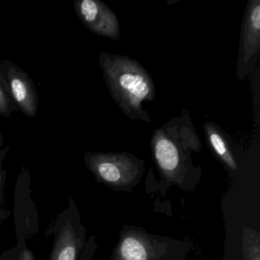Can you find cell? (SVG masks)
Instances as JSON below:
<instances>
[{
	"mask_svg": "<svg viewBox=\"0 0 260 260\" xmlns=\"http://www.w3.org/2000/svg\"><path fill=\"white\" fill-rule=\"evenodd\" d=\"M103 78L112 100L132 120L150 122L143 104L156 98V86L147 70L138 60L125 55L102 51L99 56Z\"/></svg>",
	"mask_w": 260,
	"mask_h": 260,
	"instance_id": "cell-1",
	"label": "cell"
},
{
	"mask_svg": "<svg viewBox=\"0 0 260 260\" xmlns=\"http://www.w3.org/2000/svg\"><path fill=\"white\" fill-rule=\"evenodd\" d=\"M150 147L155 164L170 182H179L192 171L191 155L200 153L202 142L190 112L182 109L179 116L156 129Z\"/></svg>",
	"mask_w": 260,
	"mask_h": 260,
	"instance_id": "cell-2",
	"label": "cell"
},
{
	"mask_svg": "<svg viewBox=\"0 0 260 260\" xmlns=\"http://www.w3.org/2000/svg\"><path fill=\"white\" fill-rule=\"evenodd\" d=\"M83 159L95 179L109 186H128L144 171V161L127 152H85Z\"/></svg>",
	"mask_w": 260,
	"mask_h": 260,
	"instance_id": "cell-3",
	"label": "cell"
},
{
	"mask_svg": "<svg viewBox=\"0 0 260 260\" xmlns=\"http://www.w3.org/2000/svg\"><path fill=\"white\" fill-rule=\"evenodd\" d=\"M54 240L49 260H78L86 243V228L81 224L75 202L70 198L68 207L56 219Z\"/></svg>",
	"mask_w": 260,
	"mask_h": 260,
	"instance_id": "cell-4",
	"label": "cell"
},
{
	"mask_svg": "<svg viewBox=\"0 0 260 260\" xmlns=\"http://www.w3.org/2000/svg\"><path fill=\"white\" fill-rule=\"evenodd\" d=\"M0 83L16 112L28 118L36 116L39 111V94L27 72L11 60L0 59Z\"/></svg>",
	"mask_w": 260,
	"mask_h": 260,
	"instance_id": "cell-5",
	"label": "cell"
},
{
	"mask_svg": "<svg viewBox=\"0 0 260 260\" xmlns=\"http://www.w3.org/2000/svg\"><path fill=\"white\" fill-rule=\"evenodd\" d=\"M260 47V0H250L242 21L239 41L236 77L243 80L252 73L258 57Z\"/></svg>",
	"mask_w": 260,
	"mask_h": 260,
	"instance_id": "cell-6",
	"label": "cell"
},
{
	"mask_svg": "<svg viewBox=\"0 0 260 260\" xmlns=\"http://www.w3.org/2000/svg\"><path fill=\"white\" fill-rule=\"evenodd\" d=\"M74 12L91 32L113 41L121 39L120 23L115 12L100 0H76Z\"/></svg>",
	"mask_w": 260,
	"mask_h": 260,
	"instance_id": "cell-7",
	"label": "cell"
},
{
	"mask_svg": "<svg viewBox=\"0 0 260 260\" xmlns=\"http://www.w3.org/2000/svg\"><path fill=\"white\" fill-rule=\"evenodd\" d=\"M204 131L208 147L214 156L230 170L236 171L237 164L229 135L213 121L205 122Z\"/></svg>",
	"mask_w": 260,
	"mask_h": 260,
	"instance_id": "cell-8",
	"label": "cell"
},
{
	"mask_svg": "<svg viewBox=\"0 0 260 260\" xmlns=\"http://www.w3.org/2000/svg\"><path fill=\"white\" fill-rule=\"evenodd\" d=\"M117 257L118 260H154L156 255L147 237L131 232L121 239Z\"/></svg>",
	"mask_w": 260,
	"mask_h": 260,
	"instance_id": "cell-9",
	"label": "cell"
},
{
	"mask_svg": "<svg viewBox=\"0 0 260 260\" xmlns=\"http://www.w3.org/2000/svg\"><path fill=\"white\" fill-rule=\"evenodd\" d=\"M243 248L246 260H260L259 236L255 231L245 230Z\"/></svg>",
	"mask_w": 260,
	"mask_h": 260,
	"instance_id": "cell-10",
	"label": "cell"
},
{
	"mask_svg": "<svg viewBox=\"0 0 260 260\" xmlns=\"http://www.w3.org/2000/svg\"><path fill=\"white\" fill-rule=\"evenodd\" d=\"M15 112L16 110L14 106L0 83V116L9 118Z\"/></svg>",
	"mask_w": 260,
	"mask_h": 260,
	"instance_id": "cell-11",
	"label": "cell"
},
{
	"mask_svg": "<svg viewBox=\"0 0 260 260\" xmlns=\"http://www.w3.org/2000/svg\"><path fill=\"white\" fill-rule=\"evenodd\" d=\"M10 150V145L0 149V204L2 203L4 200V186H5L7 177V170L4 168V162Z\"/></svg>",
	"mask_w": 260,
	"mask_h": 260,
	"instance_id": "cell-12",
	"label": "cell"
},
{
	"mask_svg": "<svg viewBox=\"0 0 260 260\" xmlns=\"http://www.w3.org/2000/svg\"><path fill=\"white\" fill-rule=\"evenodd\" d=\"M25 245L24 241H19L16 246L10 248L0 254V260H19V255Z\"/></svg>",
	"mask_w": 260,
	"mask_h": 260,
	"instance_id": "cell-13",
	"label": "cell"
},
{
	"mask_svg": "<svg viewBox=\"0 0 260 260\" xmlns=\"http://www.w3.org/2000/svg\"><path fill=\"white\" fill-rule=\"evenodd\" d=\"M19 260H36L34 253L26 245H25L23 249H22Z\"/></svg>",
	"mask_w": 260,
	"mask_h": 260,
	"instance_id": "cell-14",
	"label": "cell"
},
{
	"mask_svg": "<svg viewBox=\"0 0 260 260\" xmlns=\"http://www.w3.org/2000/svg\"><path fill=\"white\" fill-rule=\"evenodd\" d=\"M4 147V139L3 136L2 132H0V149Z\"/></svg>",
	"mask_w": 260,
	"mask_h": 260,
	"instance_id": "cell-15",
	"label": "cell"
},
{
	"mask_svg": "<svg viewBox=\"0 0 260 260\" xmlns=\"http://www.w3.org/2000/svg\"><path fill=\"white\" fill-rule=\"evenodd\" d=\"M78 260H83V255H82V254H81V255H80V258H79Z\"/></svg>",
	"mask_w": 260,
	"mask_h": 260,
	"instance_id": "cell-16",
	"label": "cell"
}]
</instances>
